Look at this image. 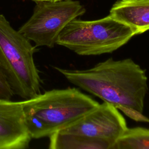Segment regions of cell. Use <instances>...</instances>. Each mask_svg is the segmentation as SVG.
Wrapping results in <instances>:
<instances>
[{
  "label": "cell",
  "mask_w": 149,
  "mask_h": 149,
  "mask_svg": "<svg viewBox=\"0 0 149 149\" xmlns=\"http://www.w3.org/2000/svg\"><path fill=\"white\" fill-rule=\"evenodd\" d=\"M53 68L71 83L113 105L130 119L149 123V118L143 114L147 77L132 59L109 58L84 70Z\"/></svg>",
  "instance_id": "cell-1"
},
{
  "label": "cell",
  "mask_w": 149,
  "mask_h": 149,
  "mask_svg": "<svg viewBox=\"0 0 149 149\" xmlns=\"http://www.w3.org/2000/svg\"><path fill=\"white\" fill-rule=\"evenodd\" d=\"M32 139L49 137L72 124L99 103L76 88L53 89L22 101Z\"/></svg>",
  "instance_id": "cell-2"
},
{
  "label": "cell",
  "mask_w": 149,
  "mask_h": 149,
  "mask_svg": "<svg viewBox=\"0 0 149 149\" xmlns=\"http://www.w3.org/2000/svg\"><path fill=\"white\" fill-rule=\"evenodd\" d=\"M0 14V65L14 93L23 100L41 93V79L34 61L37 47Z\"/></svg>",
  "instance_id": "cell-3"
},
{
  "label": "cell",
  "mask_w": 149,
  "mask_h": 149,
  "mask_svg": "<svg viewBox=\"0 0 149 149\" xmlns=\"http://www.w3.org/2000/svg\"><path fill=\"white\" fill-rule=\"evenodd\" d=\"M134 36L130 27L110 15L90 21L74 19L61 31L56 44L80 55H98L116 51Z\"/></svg>",
  "instance_id": "cell-4"
},
{
  "label": "cell",
  "mask_w": 149,
  "mask_h": 149,
  "mask_svg": "<svg viewBox=\"0 0 149 149\" xmlns=\"http://www.w3.org/2000/svg\"><path fill=\"white\" fill-rule=\"evenodd\" d=\"M37 2L31 16L18 30L37 47L53 48L66 25L86 11L76 1Z\"/></svg>",
  "instance_id": "cell-5"
},
{
  "label": "cell",
  "mask_w": 149,
  "mask_h": 149,
  "mask_svg": "<svg viewBox=\"0 0 149 149\" xmlns=\"http://www.w3.org/2000/svg\"><path fill=\"white\" fill-rule=\"evenodd\" d=\"M127 128L125 119L113 105L104 102L59 130L110 141L113 144Z\"/></svg>",
  "instance_id": "cell-6"
},
{
  "label": "cell",
  "mask_w": 149,
  "mask_h": 149,
  "mask_svg": "<svg viewBox=\"0 0 149 149\" xmlns=\"http://www.w3.org/2000/svg\"><path fill=\"white\" fill-rule=\"evenodd\" d=\"M31 139L22 101L0 99V149L26 148Z\"/></svg>",
  "instance_id": "cell-7"
},
{
  "label": "cell",
  "mask_w": 149,
  "mask_h": 149,
  "mask_svg": "<svg viewBox=\"0 0 149 149\" xmlns=\"http://www.w3.org/2000/svg\"><path fill=\"white\" fill-rule=\"evenodd\" d=\"M109 15L130 27L134 36L149 30V0H119Z\"/></svg>",
  "instance_id": "cell-8"
},
{
  "label": "cell",
  "mask_w": 149,
  "mask_h": 149,
  "mask_svg": "<svg viewBox=\"0 0 149 149\" xmlns=\"http://www.w3.org/2000/svg\"><path fill=\"white\" fill-rule=\"evenodd\" d=\"M50 149H112L110 141L58 130L49 136Z\"/></svg>",
  "instance_id": "cell-9"
},
{
  "label": "cell",
  "mask_w": 149,
  "mask_h": 149,
  "mask_svg": "<svg viewBox=\"0 0 149 149\" xmlns=\"http://www.w3.org/2000/svg\"><path fill=\"white\" fill-rule=\"evenodd\" d=\"M112 149H149V129L127 127L116 140Z\"/></svg>",
  "instance_id": "cell-10"
},
{
  "label": "cell",
  "mask_w": 149,
  "mask_h": 149,
  "mask_svg": "<svg viewBox=\"0 0 149 149\" xmlns=\"http://www.w3.org/2000/svg\"><path fill=\"white\" fill-rule=\"evenodd\" d=\"M14 93L0 65V99L11 100Z\"/></svg>",
  "instance_id": "cell-11"
},
{
  "label": "cell",
  "mask_w": 149,
  "mask_h": 149,
  "mask_svg": "<svg viewBox=\"0 0 149 149\" xmlns=\"http://www.w3.org/2000/svg\"><path fill=\"white\" fill-rule=\"evenodd\" d=\"M37 2H40V1H51V2H54V1H58L61 0H34Z\"/></svg>",
  "instance_id": "cell-12"
}]
</instances>
